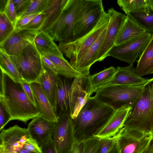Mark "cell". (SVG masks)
<instances>
[{"label":"cell","mask_w":153,"mask_h":153,"mask_svg":"<svg viewBox=\"0 0 153 153\" xmlns=\"http://www.w3.org/2000/svg\"><path fill=\"white\" fill-rule=\"evenodd\" d=\"M40 13L27 16L17 19L14 24L15 28H22L27 24L33 19Z\"/></svg>","instance_id":"41"},{"label":"cell","mask_w":153,"mask_h":153,"mask_svg":"<svg viewBox=\"0 0 153 153\" xmlns=\"http://www.w3.org/2000/svg\"><path fill=\"white\" fill-rule=\"evenodd\" d=\"M82 143H79L76 141L70 153H82Z\"/></svg>","instance_id":"45"},{"label":"cell","mask_w":153,"mask_h":153,"mask_svg":"<svg viewBox=\"0 0 153 153\" xmlns=\"http://www.w3.org/2000/svg\"><path fill=\"white\" fill-rule=\"evenodd\" d=\"M108 153H120L117 144V141L112 149Z\"/></svg>","instance_id":"48"},{"label":"cell","mask_w":153,"mask_h":153,"mask_svg":"<svg viewBox=\"0 0 153 153\" xmlns=\"http://www.w3.org/2000/svg\"><path fill=\"white\" fill-rule=\"evenodd\" d=\"M42 64L43 71L37 82L40 85L55 112L59 75L55 74Z\"/></svg>","instance_id":"22"},{"label":"cell","mask_w":153,"mask_h":153,"mask_svg":"<svg viewBox=\"0 0 153 153\" xmlns=\"http://www.w3.org/2000/svg\"><path fill=\"white\" fill-rule=\"evenodd\" d=\"M23 147L36 153H42L41 147L35 140L30 137L27 140Z\"/></svg>","instance_id":"40"},{"label":"cell","mask_w":153,"mask_h":153,"mask_svg":"<svg viewBox=\"0 0 153 153\" xmlns=\"http://www.w3.org/2000/svg\"><path fill=\"white\" fill-rule=\"evenodd\" d=\"M117 3L126 14L133 12H148L147 0H118Z\"/></svg>","instance_id":"31"},{"label":"cell","mask_w":153,"mask_h":153,"mask_svg":"<svg viewBox=\"0 0 153 153\" xmlns=\"http://www.w3.org/2000/svg\"><path fill=\"white\" fill-rule=\"evenodd\" d=\"M52 140L56 153H70L75 140L73 120L69 115L58 118Z\"/></svg>","instance_id":"12"},{"label":"cell","mask_w":153,"mask_h":153,"mask_svg":"<svg viewBox=\"0 0 153 153\" xmlns=\"http://www.w3.org/2000/svg\"><path fill=\"white\" fill-rule=\"evenodd\" d=\"M42 56L47 58L53 63L56 68L58 75L71 79L83 76L72 67L63 55L58 56L47 54Z\"/></svg>","instance_id":"27"},{"label":"cell","mask_w":153,"mask_h":153,"mask_svg":"<svg viewBox=\"0 0 153 153\" xmlns=\"http://www.w3.org/2000/svg\"><path fill=\"white\" fill-rule=\"evenodd\" d=\"M42 153H56L52 138L50 139L41 147Z\"/></svg>","instance_id":"43"},{"label":"cell","mask_w":153,"mask_h":153,"mask_svg":"<svg viewBox=\"0 0 153 153\" xmlns=\"http://www.w3.org/2000/svg\"><path fill=\"white\" fill-rule=\"evenodd\" d=\"M143 153H153V137L145 150Z\"/></svg>","instance_id":"46"},{"label":"cell","mask_w":153,"mask_h":153,"mask_svg":"<svg viewBox=\"0 0 153 153\" xmlns=\"http://www.w3.org/2000/svg\"><path fill=\"white\" fill-rule=\"evenodd\" d=\"M73 79L58 75L55 112L58 119L64 115H70L69 94Z\"/></svg>","instance_id":"21"},{"label":"cell","mask_w":153,"mask_h":153,"mask_svg":"<svg viewBox=\"0 0 153 153\" xmlns=\"http://www.w3.org/2000/svg\"><path fill=\"white\" fill-rule=\"evenodd\" d=\"M99 138L93 137L82 143V153H97Z\"/></svg>","instance_id":"35"},{"label":"cell","mask_w":153,"mask_h":153,"mask_svg":"<svg viewBox=\"0 0 153 153\" xmlns=\"http://www.w3.org/2000/svg\"><path fill=\"white\" fill-rule=\"evenodd\" d=\"M0 70L15 81L21 83L23 80L9 56L1 49H0Z\"/></svg>","instance_id":"28"},{"label":"cell","mask_w":153,"mask_h":153,"mask_svg":"<svg viewBox=\"0 0 153 153\" xmlns=\"http://www.w3.org/2000/svg\"><path fill=\"white\" fill-rule=\"evenodd\" d=\"M150 80L138 75L133 65L126 67L118 66L116 68L115 73L112 79L101 87L118 85H145Z\"/></svg>","instance_id":"18"},{"label":"cell","mask_w":153,"mask_h":153,"mask_svg":"<svg viewBox=\"0 0 153 153\" xmlns=\"http://www.w3.org/2000/svg\"><path fill=\"white\" fill-rule=\"evenodd\" d=\"M99 138L97 153H108L117 141V137Z\"/></svg>","instance_id":"34"},{"label":"cell","mask_w":153,"mask_h":153,"mask_svg":"<svg viewBox=\"0 0 153 153\" xmlns=\"http://www.w3.org/2000/svg\"><path fill=\"white\" fill-rule=\"evenodd\" d=\"M152 137L151 133L124 127L117 137L120 153H143Z\"/></svg>","instance_id":"11"},{"label":"cell","mask_w":153,"mask_h":153,"mask_svg":"<svg viewBox=\"0 0 153 153\" xmlns=\"http://www.w3.org/2000/svg\"><path fill=\"white\" fill-rule=\"evenodd\" d=\"M68 0H48L43 12L46 18L38 32L43 31L49 27L56 19Z\"/></svg>","instance_id":"26"},{"label":"cell","mask_w":153,"mask_h":153,"mask_svg":"<svg viewBox=\"0 0 153 153\" xmlns=\"http://www.w3.org/2000/svg\"><path fill=\"white\" fill-rule=\"evenodd\" d=\"M107 13L109 17V21L98 54L97 60L99 62L103 61L107 57L109 52L115 46L117 36L126 18V15L116 10L112 7L108 9Z\"/></svg>","instance_id":"13"},{"label":"cell","mask_w":153,"mask_h":153,"mask_svg":"<svg viewBox=\"0 0 153 153\" xmlns=\"http://www.w3.org/2000/svg\"><path fill=\"white\" fill-rule=\"evenodd\" d=\"M11 120V117L8 110L3 101L0 99V130Z\"/></svg>","instance_id":"37"},{"label":"cell","mask_w":153,"mask_h":153,"mask_svg":"<svg viewBox=\"0 0 153 153\" xmlns=\"http://www.w3.org/2000/svg\"><path fill=\"white\" fill-rule=\"evenodd\" d=\"M41 58L42 63L53 73L58 75L56 68L53 63L43 56L41 55Z\"/></svg>","instance_id":"44"},{"label":"cell","mask_w":153,"mask_h":153,"mask_svg":"<svg viewBox=\"0 0 153 153\" xmlns=\"http://www.w3.org/2000/svg\"><path fill=\"white\" fill-rule=\"evenodd\" d=\"M56 125V123L40 115L32 119L28 124L27 129L30 137L35 140L41 147L52 138Z\"/></svg>","instance_id":"16"},{"label":"cell","mask_w":153,"mask_h":153,"mask_svg":"<svg viewBox=\"0 0 153 153\" xmlns=\"http://www.w3.org/2000/svg\"><path fill=\"white\" fill-rule=\"evenodd\" d=\"M24 80L37 82L43 69L41 55L33 42L28 45L17 56H9Z\"/></svg>","instance_id":"7"},{"label":"cell","mask_w":153,"mask_h":153,"mask_svg":"<svg viewBox=\"0 0 153 153\" xmlns=\"http://www.w3.org/2000/svg\"><path fill=\"white\" fill-rule=\"evenodd\" d=\"M147 1L149 8L153 11V0H147Z\"/></svg>","instance_id":"51"},{"label":"cell","mask_w":153,"mask_h":153,"mask_svg":"<svg viewBox=\"0 0 153 153\" xmlns=\"http://www.w3.org/2000/svg\"><path fill=\"white\" fill-rule=\"evenodd\" d=\"M151 134H152V137H153V130H152V132Z\"/></svg>","instance_id":"52"},{"label":"cell","mask_w":153,"mask_h":153,"mask_svg":"<svg viewBox=\"0 0 153 153\" xmlns=\"http://www.w3.org/2000/svg\"><path fill=\"white\" fill-rule=\"evenodd\" d=\"M115 111L91 97L72 120L75 141L82 143L94 137L106 124Z\"/></svg>","instance_id":"1"},{"label":"cell","mask_w":153,"mask_h":153,"mask_svg":"<svg viewBox=\"0 0 153 153\" xmlns=\"http://www.w3.org/2000/svg\"><path fill=\"white\" fill-rule=\"evenodd\" d=\"M124 127L147 133L153 130V78L131 106Z\"/></svg>","instance_id":"3"},{"label":"cell","mask_w":153,"mask_h":153,"mask_svg":"<svg viewBox=\"0 0 153 153\" xmlns=\"http://www.w3.org/2000/svg\"><path fill=\"white\" fill-rule=\"evenodd\" d=\"M15 29L13 24L4 13H0V44L4 42Z\"/></svg>","instance_id":"32"},{"label":"cell","mask_w":153,"mask_h":153,"mask_svg":"<svg viewBox=\"0 0 153 153\" xmlns=\"http://www.w3.org/2000/svg\"><path fill=\"white\" fill-rule=\"evenodd\" d=\"M33 1V0H13L18 17L27 10Z\"/></svg>","instance_id":"39"},{"label":"cell","mask_w":153,"mask_h":153,"mask_svg":"<svg viewBox=\"0 0 153 153\" xmlns=\"http://www.w3.org/2000/svg\"><path fill=\"white\" fill-rule=\"evenodd\" d=\"M135 69L137 74L141 77L153 73V34L137 61Z\"/></svg>","instance_id":"25"},{"label":"cell","mask_w":153,"mask_h":153,"mask_svg":"<svg viewBox=\"0 0 153 153\" xmlns=\"http://www.w3.org/2000/svg\"><path fill=\"white\" fill-rule=\"evenodd\" d=\"M47 0H33L27 10L18 17L17 19L27 16L42 12L46 6Z\"/></svg>","instance_id":"33"},{"label":"cell","mask_w":153,"mask_h":153,"mask_svg":"<svg viewBox=\"0 0 153 153\" xmlns=\"http://www.w3.org/2000/svg\"><path fill=\"white\" fill-rule=\"evenodd\" d=\"M21 83L25 93L32 103L36 106L33 94L31 87L30 83L24 80H22Z\"/></svg>","instance_id":"42"},{"label":"cell","mask_w":153,"mask_h":153,"mask_svg":"<svg viewBox=\"0 0 153 153\" xmlns=\"http://www.w3.org/2000/svg\"><path fill=\"white\" fill-rule=\"evenodd\" d=\"M32 90L36 107L40 115L45 119L56 123L58 118L46 94L38 82L30 83Z\"/></svg>","instance_id":"20"},{"label":"cell","mask_w":153,"mask_h":153,"mask_svg":"<svg viewBox=\"0 0 153 153\" xmlns=\"http://www.w3.org/2000/svg\"><path fill=\"white\" fill-rule=\"evenodd\" d=\"M33 43L41 55L47 54L58 56L63 55L52 38L44 31L38 32Z\"/></svg>","instance_id":"24"},{"label":"cell","mask_w":153,"mask_h":153,"mask_svg":"<svg viewBox=\"0 0 153 153\" xmlns=\"http://www.w3.org/2000/svg\"><path fill=\"white\" fill-rule=\"evenodd\" d=\"M79 0H68L55 21L43 31L54 41L66 43L75 40L73 26L75 15Z\"/></svg>","instance_id":"8"},{"label":"cell","mask_w":153,"mask_h":153,"mask_svg":"<svg viewBox=\"0 0 153 153\" xmlns=\"http://www.w3.org/2000/svg\"><path fill=\"white\" fill-rule=\"evenodd\" d=\"M109 21L108 14L105 11L96 25L89 32L73 41L59 42V49L70 59L69 62L74 69L89 47L107 27Z\"/></svg>","instance_id":"4"},{"label":"cell","mask_w":153,"mask_h":153,"mask_svg":"<svg viewBox=\"0 0 153 153\" xmlns=\"http://www.w3.org/2000/svg\"><path fill=\"white\" fill-rule=\"evenodd\" d=\"M8 0H0V13H4Z\"/></svg>","instance_id":"47"},{"label":"cell","mask_w":153,"mask_h":153,"mask_svg":"<svg viewBox=\"0 0 153 153\" xmlns=\"http://www.w3.org/2000/svg\"><path fill=\"white\" fill-rule=\"evenodd\" d=\"M152 34L146 33L117 45L110 51L107 56L114 58L133 65L140 57L149 42Z\"/></svg>","instance_id":"9"},{"label":"cell","mask_w":153,"mask_h":153,"mask_svg":"<svg viewBox=\"0 0 153 153\" xmlns=\"http://www.w3.org/2000/svg\"><path fill=\"white\" fill-rule=\"evenodd\" d=\"M46 18L45 13L43 12L41 13L22 28H26L38 31L42 25Z\"/></svg>","instance_id":"36"},{"label":"cell","mask_w":153,"mask_h":153,"mask_svg":"<svg viewBox=\"0 0 153 153\" xmlns=\"http://www.w3.org/2000/svg\"><path fill=\"white\" fill-rule=\"evenodd\" d=\"M91 75L74 78L69 94L70 116L73 120L84 105L90 99L93 93Z\"/></svg>","instance_id":"10"},{"label":"cell","mask_w":153,"mask_h":153,"mask_svg":"<svg viewBox=\"0 0 153 153\" xmlns=\"http://www.w3.org/2000/svg\"><path fill=\"white\" fill-rule=\"evenodd\" d=\"M0 153H16L6 150L4 147L2 145H0Z\"/></svg>","instance_id":"50"},{"label":"cell","mask_w":153,"mask_h":153,"mask_svg":"<svg viewBox=\"0 0 153 153\" xmlns=\"http://www.w3.org/2000/svg\"><path fill=\"white\" fill-rule=\"evenodd\" d=\"M4 13L14 25L17 19L18 16L13 0H7Z\"/></svg>","instance_id":"38"},{"label":"cell","mask_w":153,"mask_h":153,"mask_svg":"<svg viewBox=\"0 0 153 153\" xmlns=\"http://www.w3.org/2000/svg\"><path fill=\"white\" fill-rule=\"evenodd\" d=\"M2 71L0 74V99L10 113L11 120H17L26 124L28 120L40 115V112L25 93L21 84Z\"/></svg>","instance_id":"2"},{"label":"cell","mask_w":153,"mask_h":153,"mask_svg":"<svg viewBox=\"0 0 153 153\" xmlns=\"http://www.w3.org/2000/svg\"><path fill=\"white\" fill-rule=\"evenodd\" d=\"M30 137L27 128L16 125L1 131L0 144L6 150L17 153L23 147L27 140Z\"/></svg>","instance_id":"15"},{"label":"cell","mask_w":153,"mask_h":153,"mask_svg":"<svg viewBox=\"0 0 153 153\" xmlns=\"http://www.w3.org/2000/svg\"><path fill=\"white\" fill-rule=\"evenodd\" d=\"M131 106L126 105L116 110L106 124L94 136L98 138L117 137Z\"/></svg>","instance_id":"17"},{"label":"cell","mask_w":153,"mask_h":153,"mask_svg":"<svg viewBox=\"0 0 153 153\" xmlns=\"http://www.w3.org/2000/svg\"><path fill=\"white\" fill-rule=\"evenodd\" d=\"M146 84L102 87L96 91L94 97L100 102L115 110L126 105L131 106L141 93Z\"/></svg>","instance_id":"5"},{"label":"cell","mask_w":153,"mask_h":153,"mask_svg":"<svg viewBox=\"0 0 153 153\" xmlns=\"http://www.w3.org/2000/svg\"><path fill=\"white\" fill-rule=\"evenodd\" d=\"M17 153H36L29 150H28L23 147L19 150Z\"/></svg>","instance_id":"49"},{"label":"cell","mask_w":153,"mask_h":153,"mask_svg":"<svg viewBox=\"0 0 153 153\" xmlns=\"http://www.w3.org/2000/svg\"><path fill=\"white\" fill-rule=\"evenodd\" d=\"M116 71V68L111 66L91 76L93 93L95 92L98 89L110 81L113 78Z\"/></svg>","instance_id":"29"},{"label":"cell","mask_w":153,"mask_h":153,"mask_svg":"<svg viewBox=\"0 0 153 153\" xmlns=\"http://www.w3.org/2000/svg\"><path fill=\"white\" fill-rule=\"evenodd\" d=\"M107 27L101 33L96 41L91 46L79 61L74 68L76 70L83 76L90 75V69L91 66L97 61L98 54L103 43Z\"/></svg>","instance_id":"19"},{"label":"cell","mask_w":153,"mask_h":153,"mask_svg":"<svg viewBox=\"0 0 153 153\" xmlns=\"http://www.w3.org/2000/svg\"><path fill=\"white\" fill-rule=\"evenodd\" d=\"M104 11L102 0H79L73 26L75 39L91 31Z\"/></svg>","instance_id":"6"},{"label":"cell","mask_w":153,"mask_h":153,"mask_svg":"<svg viewBox=\"0 0 153 153\" xmlns=\"http://www.w3.org/2000/svg\"><path fill=\"white\" fill-rule=\"evenodd\" d=\"M38 30L15 28L8 37L0 44V49L9 56L19 55L26 46L33 42Z\"/></svg>","instance_id":"14"},{"label":"cell","mask_w":153,"mask_h":153,"mask_svg":"<svg viewBox=\"0 0 153 153\" xmlns=\"http://www.w3.org/2000/svg\"><path fill=\"white\" fill-rule=\"evenodd\" d=\"M146 33L153 34V11L147 12H133L128 14Z\"/></svg>","instance_id":"30"},{"label":"cell","mask_w":153,"mask_h":153,"mask_svg":"<svg viewBox=\"0 0 153 153\" xmlns=\"http://www.w3.org/2000/svg\"><path fill=\"white\" fill-rule=\"evenodd\" d=\"M146 33L128 15L117 38L115 45H117Z\"/></svg>","instance_id":"23"}]
</instances>
